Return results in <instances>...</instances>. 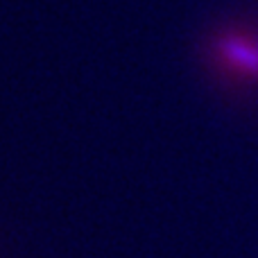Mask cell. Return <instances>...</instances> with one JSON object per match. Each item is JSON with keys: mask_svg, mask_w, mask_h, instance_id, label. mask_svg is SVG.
Here are the masks:
<instances>
[{"mask_svg": "<svg viewBox=\"0 0 258 258\" xmlns=\"http://www.w3.org/2000/svg\"><path fill=\"white\" fill-rule=\"evenodd\" d=\"M206 57L220 77L236 84H258V27L224 23L211 32Z\"/></svg>", "mask_w": 258, "mask_h": 258, "instance_id": "6da1fadb", "label": "cell"}]
</instances>
